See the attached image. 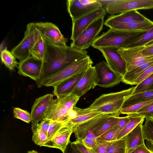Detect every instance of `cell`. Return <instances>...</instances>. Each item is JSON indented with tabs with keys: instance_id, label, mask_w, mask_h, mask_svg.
I'll list each match as a JSON object with an SVG mask.
<instances>
[{
	"instance_id": "cell-6",
	"label": "cell",
	"mask_w": 153,
	"mask_h": 153,
	"mask_svg": "<svg viewBox=\"0 0 153 153\" xmlns=\"http://www.w3.org/2000/svg\"><path fill=\"white\" fill-rule=\"evenodd\" d=\"M104 16L99 18L92 23L72 41L70 46L73 48L81 50H85L91 46L102 29L104 23Z\"/></svg>"
},
{
	"instance_id": "cell-52",
	"label": "cell",
	"mask_w": 153,
	"mask_h": 153,
	"mask_svg": "<svg viewBox=\"0 0 153 153\" xmlns=\"http://www.w3.org/2000/svg\"><path fill=\"white\" fill-rule=\"evenodd\" d=\"M27 153H39L36 151H35L34 150H33L28 151Z\"/></svg>"
},
{
	"instance_id": "cell-22",
	"label": "cell",
	"mask_w": 153,
	"mask_h": 153,
	"mask_svg": "<svg viewBox=\"0 0 153 153\" xmlns=\"http://www.w3.org/2000/svg\"><path fill=\"white\" fill-rule=\"evenodd\" d=\"M144 121H141L125 136L127 152L132 151L138 146L145 144L143 129V124Z\"/></svg>"
},
{
	"instance_id": "cell-46",
	"label": "cell",
	"mask_w": 153,
	"mask_h": 153,
	"mask_svg": "<svg viewBox=\"0 0 153 153\" xmlns=\"http://www.w3.org/2000/svg\"><path fill=\"white\" fill-rule=\"evenodd\" d=\"M140 52L141 54L145 56L153 55V45L145 46H141Z\"/></svg>"
},
{
	"instance_id": "cell-20",
	"label": "cell",
	"mask_w": 153,
	"mask_h": 153,
	"mask_svg": "<svg viewBox=\"0 0 153 153\" xmlns=\"http://www.w3.org/2000/svg\"><path fill=\"white\" fill-rule=\"evenodd\" d=\"M95 76V68L91 65L85 70L71 94L80 98L90 90L94 89L96 86Z\"/></svg>"
},
{
	"instance_id": "cell-13",
	"label": "cell",
	"mask_w": 153,
	"mask_h": 153,
	"mask_svg": "<svg viewBox=\"0 0 153 153\" xmlns=\"http://www.w3.org/2000/svg\"><path fill=\"white\" fill-rule=\"evenodd\" d=\"M141 46L118 49L117 51L126 63L127 72L153 60V55L145 56L140 53Z\"/></svg>"
},
{
	"instance_id": "cell-5",
	"label": "cell",
	"mask_w": 153,
	"mask_h": 153,
	"mask_svg": "<svg viewBox=\"0 0 153 153\" xmlns=\"http://www.w3.org/2000/svg\"><path fill=\"white\" fill-rule=\"evenodd\" d=\"M41 37L36 29L35 23L27 25L24 37L21 42L11 50V52L20 61L31 56L30 51L36 43Z\"/></svg>"
},
{
	"instance_id": "cell-34",
	"label": "cell",
	"mask_w": 153,
	"mask_h": 153,
	"mask_svg": "<svg viewBox=\"0 0 153 153\" xmlns=\"http://www.w3.org/2000/svg\"><path fill=\"white\" fill-rule=\"evenodd\" d=\"M120 132L115 126L113 128L97 137V140L108 142L114 141L117 140Z\"/></svg>"
},
{
	"instance_id": "cell-38",
	"label": "cell",
	"mask_w": 153,
	"mask_h": 153,
	"mask_svg": "<svg viewBox=\"0 0 153 153\" xmlns=\"http://www.w3.org/2000/svg\"><path fill=\"white\" fill-rule=\"evenodd\" d=\"M132 116H143L150 118L153 116V102L142 108L136 112L128 115Z\"/></svg>"
},
{
	"instance_id": "cell-9",
	"label": "cell",
	"mask_w": 153,
	"mask_h": 153,
	"mask_svg": "<svg viewBox=\"0 0 153 153\" xmlns=\"http://www.w3.org/2000/svg\"><path fill=\"white\" fill-rule=\"evenodd\" d=\"M93 62L89 56L72 64L57 73L48 79L44 86L53 87L64 80L85 70L91 65Z\"/></svg>"
},
{
	"instance_id": "cell-33",
	"label": "cell",
	"mask_w": 153,
	"mask_h": 153,
	"mask_svg": "<svg viewBox=\"0 0 153 153\" xmlns=\"http://www.w3.org/2000/svg\"><path fill=\"white\" fill-rule=\"evenodd\" d=\"M102 114L98 112H91L77 115L74 118L70 119L68 122L73 126H75L83 123Z\"/></svg>"
},
{
	"instance_id": "cell-18",
	"label": "cell",
	"mask_w": 153,
	"mask_h": 153,
	"mask_svg": "<svg viewBox=\"0 0 153 153\" xmlns=\"http://www.w3.org/2000/svg\"><path fill=\"white\" fill-rule=\"evenodd\" d=\"M74 132L73 126L68 121L61 128L50 140L42 146L60 150L63 153L69 143L71 134Z\"/></svg>"
},
{
	"instance_id": "cell-31",
	"label": "cell",
	"mask_w": 153,
	"mask_h": 153,
	"mask_svg": "<svg viewBox=\"0 0 153 153\" xmlns=\"http://www.w3.org/2000/svg\"><path fill=\"white\" fill-rule=\"evenodd\" d=\"M119 117V115L114 116L111 119L103 123L96 129L94 132V134L97 138L113 128L117 123Z\"/></svg>"
},
{
	"instance_id": "cell-35",
	"label": "cell",
	"mask_w": 153,
	"mask_h": 153,
	"mask_svg": "<svg viewBox=\"0 0 153 153\" xmlns=\"http://www.w3.org/2000/svg\"><path fill=\"white\" fill-rule=\"evenodd\" d=\"M145 119L146 121L143 126L144 140L153 142V121L149 118Z\"/></svg>"
},
{
	"instance_id": "cell-28",
	"label": "cell",
	"mask_w": 153,
	"mask_h": 153,
	"mask_svg": "<svg viewBox=\"0 0 153 153\" xmlns=\"http://www.w3.org/2000/svg\"><path fill=\"white\" fill-rule=\"evenodd\" d=\"M128 116L129 121L119 133L117 140L125 137L141 121L144 120L145 117L143 116Z\"/></svg>"
},
{
	"instance_id": "cell-32",
	"label": "cell",
	"mask_w": 153,
	"mask_h": 153,
	"mask_svg": "<svg viewBox=\"0 0 153 153\" xmlns=\"http://www.w3.org/2000/svg\"><path fill=\"white\" fill-rule=\"evenodd\" d=\"M153 40V26L143 32L142 35L129 47L144 45Z\"/></svg>"
},
{
	"instance_id": "cell-14",
	"label": "cell",
	"mask_w": 153,
	"mask_h": 153,
	"mask_svg": "<svg viewBox=\"0 0 153 153\" xmlns=\"http://www.w3.org/2000/svg\"><path fill=\"white\" fill-rule=\"evenodd\" d=\"M106 12L105 8L103 7L72 21V34L70 39L72 41L75 39L95 21L105 16Z\"/></svg>"
},
{
	"instance_id": "cell-4",
	"label": "cell",
	"mask_w": 153,
	"mask_h": 153,
	"mask_svg": "<svg viewBox=\"0 0 153 153\" xmlns=\"http://www.w3.org/2000/svg\"><path fill=\"white\" fill-rule=\"evenodd\" d=\"M80 98L72 94L60 96L54 99L49 107L45 118L60 122L70 120L69 114Z\"/></svg>"
},
{
	"instance_id": "cell-44",
	"label": "cell",
	"mask_w": 153,
	"mask_h": 153,
	"mask_svg": "<svg viewBox=\"0 0 153 153\" xmlns=\"http://www.w3.org/2000/svg\"><path fill=\"white\" fill-rule=\"evenodd\" d=\"M129 120V117L128 115L124 117H120L118 121L115 126L121 131Z\"/></svg>"
},
{
	"instance_id": "cell-54",
	"label": "cell",
	"mask_w": 153,
	"mask_h": 153,
	"mask_svg": "<svg viewBox=\"0 0 153 153\" xmlns=\"http://www.w3.org/2000/svg\"><path fill=\"white\" fill-rule=\"evenodd\" d=\"M150 118L153 121V116L151 117Z\"/></svg>"
},
{
	"instance_id": "cell-40",
	"label": "cell",
	"mask_w": 153,
	"mask_h": 153,
	"mask_svg": "<svg viewBox=\"0 0 153 153\" xmlns=\"http://www.w3.org/2000/svg\"><path fill=\"white\" fill-rule=\"evenodd\" d=\"M13 112L15 118L27 123L31 122V114L27 111L19 108H14Z\"/></svg>"
},
{
	"instance_id": "cell-23",
	"label": "cell",
	"mask_w": 153,
	"mask_h": 153,
	"mask_svg": "<svg viewBox=\"0 0 153 153\" xmlns=\"http://www.w3.org/2000/svg\"><path fill=\"white\" fill-rule=\"evenodd\" d=\"M153 26V22L148 19L141 22L130 23L112 28L127 33H134L145 32Z\"/></svg>"
},
{
	"instance_id": "cell-12",
	"label": "cell",
	"mask_w": 153,
	"mask_h": 153,
	"mask_svg": "<svg viewBox=\"0 0 153 153\" xmlns=\"http://www.w3.org/2000/svg\"><path fill=\"white\" fill-rule=\"evenodd\" d=\"M66 5L72 21L103 7L98 0H68Z\"/></svg>"
},
{
	"instance_id": "cell-25",
	"label": "cell",
	"mask_w": 153,
	"mask_h": 153,
	"mask_svg": "<svg viewBox=\"0 0 153 153\" xmlns=\"http://www.w3.org/2000/svg\"><path fill=\"white\" fill-rule=\"evenodd\" d=\"M153 99V90L132 94L124 101L122 108Z\"/></svg>"
},
{
	"instance_id": "cell-43",
	"label": "cell",
	"mask_w": 153,
	"mask_h": 153,
	"mask_svg": "<svg viewBox=\"0 0 153 153\" xmlns=\"http://www.w3.org/2000/svg\"><path fill=\"white\" fill-rule=\"evenodd\" d=\"M51 120L45 118L40 123H38L40 128L42 131L47 136L50 126Z\"/></svg>"
},
{
	"instance_id": "cell-45",
	"label": "cell",
	"mask_w": 153,
	"mask_h": 153,
	"mask_svg": "<svg viewBox=\"0 0 153 153\" xmlns=\"http://www.w3.org/2000/svg\"><path fill=\"white\" fill-rule=\"evenodd\" d=\"M63 153H82L73 142H70Z\"/></svg>"
},
{
	"instance_id": "cell-55",
	"label": "cell",
	"mask_w": 153,
	"mask_h": 153,
	"mask_svg": "<svg viewBox=\"0 0 153 153\" xmlns=\"http://www.w3.org/2000/svg\"><path fill=\"white\" fill-rule=\"evenodd\" d=\"M126 153H128V152H127H127H126Z\"/></svg>"
},
{
	"instance_id": "cell-39",
	"label": "cell",
	"mask_w": 153,
	"mask_h": 153,
	"mask_svg": "<svg viewBox=\"0 0 153 153\" xmlns=\"http://www.w3.org/2000/svg\"><path fill=\"white\" fill-rule=\"evenodd\" d=\"M152 84H153V73L139 84L136 85L135 87L132 94L146 91Z\"/></svg>"
},
{
	"instance_id": "cell-3",
	"label": "cell",
	"mask_w": 153,
	"mask_h": 153,
	"mask_svg": "<svg viewBox=\"0 0 153 153\" xmlns=\"http://www.w3.org/2000/svg\"><path fill=\"white\" fill-rule=\"evenodd\" d=\"M143 32L127 33L110 28L106 32L98 36L91 46L97 49L106 47L117 49L129 48Z\"/></svg>"
},
{
	"instance_id": "cell-11",
	"label": "cell",
	"mask_w": 153,
	"mask_h": 153,
	"mask_svg": "<svg viewBox=\"0 0 153 153\" xmlns=\"http://www.w3.org/2000/svg\"><path fill=\"white\" fill-rule=\"evenodd\" d=\"M95 70V84L105 88L112 87L122 82L123 76L113 71L106 62L102 61L94 66Z\"/></svg>"
},
{
	"instance_id": "cell-47",
	"label": "cell",
	"mask_w": 153,
	"mask_h": 153,
	"mask_svg": "<svg viewBox=\"0 0 153 153\" xmlns=\"http://www.w3.org/2000/svg\"><path fill=\"white\" fill-rule=\"evenodd\" d=\"M84 145L88 149H91L95 147L97 144V141L85 137L81 140Z\"/></svg>"
},
{
	"instance_id": "cell-2",
	"label": "cell",
	"mask_w": 153,
	"mask_h": 153,
	"mask_svg": "<svg viewBox=\"0 0 153 153\" xmlns=\"http://www.w3.org/2000/svg\"><path fill=\"white\" fill-rule=\"evenodd\" d=\"M133 87L120 91L102 94L96 99L87 108L82 109L75 106L77 116L91 112L107 114H120V111L125 100L132 94L135 88Z\"/></svg>"
},
{
	"instance_id": "cell-30",
	"label": "cell",
	"mask_w": 153,
	"mask_h": 153,
	"mask_svg": "<svg viewBox=\"0 0 153 153\" xmlns=\"http://www.w3.org/2000/svg\"><path fill=\"white\" fill-rule=\"evenodd\" d=\"M31 129L33 134L32 140L36 144L42 146L48 141L47 136L40 128L38 123L32 124Z\"/></svg>"
},
{
	"instance_id": "cell-42",
	"label": "cell",
	"mask_w": 153,
	"mask_h": 153,
	"mask_svg": "<svg viewBox=\"0 0 153 153\" xmlns=\"http://www.w3.org/2000/svg\"><path fill=\"white\" fill-rule=\"evenodd\" d=\"M153 73V65L146 69L135 80L133 85H137Z\"/></svg>"
},
{
	"instance_id": "cell-37",
	"label": "cell",
	"mask_w": 153,
	"mask_h": 153,
	"mask_svg": "<svg viewBox=\"0 0 153 153\" xmlns=\"http://www.w3.org/2000/svg\"><path fill=\"white\" fill-rule=\"evenodd\" d=\"M68 121L63 122L51 120L47 136L48 141H49L51 140L57 131L66 124Z\"/></svg>"
},
{
	"instance_id": "cell-51",
	"label": "cell",
	"mask_w": 153,
	"mask_h": 153,
	"mask_svg": "<svg viewBox=\"0 0 153 153\" xmlns=\"http://www.w3.org/2000/svg\"><path fill=\"white\" fill-rule=\"evenodd\" d=\"M152 45H153V40L148 42L147 43L145 44L144 45L145 46H147Z\"/></svg>"
},
{
	"instance_id": "cell-50",
	"label": "cell",
	"mask_w": 153,
	"mask_h": 153,
	"mask_svg": "<svg viewBox=\"0 0 153 153\" xmlns=\"http://www.w3.org/2000/svg\"><path fill=\"white\" fill-rule=\"evenodd\" d=\"M145 145L152 153H153V142L146 140Z\"/></svg>"
},
{
	"instance_id": "cell-19",
	"label": "cell",
	"mask_w": 153,
	"mask_h": 153,
	"mask_svg": "<svg viewBox=\"0 0 153 153\" xmlns=\"http://www.w3.org/2000/svg\"><path fill=\"white\" fill-rule=\"evenodd\" d=\"M148 19L137 10L128 11L109 17L104 25L110 28L130 23L143 21Z\"/></svg>"
},
{
	"instance_id": "cell-7",
	"label": "cell",
	"mask_w": 153,
	"mask_h": 153,
	"mask_svg": "<svg viewBox=\"0 0 153 153\" xmlns=\"http://www.w3.org/2000/svg\"><path fill=\"white\" fill-rule=\"evenodd\" d=\"M116 115L102 114L79 124L73 126L76 140H82L85 137L97 140L94 131Z\"/></svg>"
},
{
	"instance_id": "cell-27",
	"label": "cell",
	"mask_w": 153,
	"mask_h": 153,
	"mask_svg": "<svg viewBox=\"0 0 153 153\" xmlns=\"http://www.w3.org/2000/svg\"><path fill=\"white\" fill-rule=\"evenodd\" d=\"M1 58L2 62L10 71H13L18 67L19 63L12 53L6 47L1 53Z\"/></svg>"
},
{
	"instance_id": "cell-8",
	"label": "cell",
	"mask_w": 153,
	"mask_h": 153,
	"mask_svg": "<svg viewBox=\"0 0 153 153\" xmlns=\"http://www.w3.org/2000/svg\"><path fill=\"white\" fill-rule=\"evenodd\" d=\"M153 8V0H116L106 4L107 12L114 15L141 9Z\"/></svg>"
},
{
	"instance_id": "cell-41",
	"label": "cell",
	"mask_w": 153,
	"mask_h": 153,
	"mask_svg": "<svg viewBox=\"0 0 153 153\" xmlns=\"http://www.w3.org/2000/svg\"><path fill=\"white\" fill-rule=\"evenodd\" d=\"M97 140V143L95 147L91 149H87L93 153H106L108 147L111 141Z\"/></svg>"
},
{
	"instance_id": "cell-15",
	"label": "cell",
	"mask_w": 153,
	"mask_h": 153,
	"mask_svg": "<svg viewBox=\"0 0 153 153\" xmlns=\"http://www.w3.org/2000/svg\"><path fill=\"white\" fill-rule=\"evenodd\" d=\"M42 62L32 56H30L19 63L18 73L28 77L37 82L41 75Z\"/></svg>"
},
{
	"instance_id": "cell-48",
	"label": "cell",
	"mask_w": 153,
	"mask_h": 153,
	"mask_svg": "<svg viewBox=\"0 0 153 153\" xmlns=\"http://www.w3.org/2000/svg\"><path fill=\"white\" fill-rule=\"evenodd\" d=\"M128 153H152L147 148L145 144L140 145Z\"/></svg>"
},
{
	"instance_id": "cell-1",
	"label": "cell",
	"mask_w": 153,
	"mask_h": 153,
	"mask_svg": "<svg viewBox=\"0 0 153 153\" xmlns=\"http://www.w3.org/2000/svg\"><path fill=\"white\" fill-rule=\"evenodd\" d=\"M88 56L86 50H79L71 46L58 47L47 44L41 76L36 82L37 87L40 88L44 86L46 82L52 76Z\"/></svg>"
},
{
	"instance_id": "cell-24",
	"label": "cell",
	"mask_w": 153,
	"mask_h": 153,
	"mask_svg": "<svg viewBox=\"0 0 153 153\" xmlns=\"http://www.w3.org/2000/svg\"><path fill=\"white\" fill-rule=\"evenodd\" d=\"M153 65V60L146 62L127 72L123 76L122 82L126 84L133 85L136 79L146 69Z\"/></svg>"
},
{
	"instance_id": "cell-21",
	"label": "cell",
	"mask_w": 153,
	"mask_h": 153,
	"mask_svg": "<svg viewBox=\"0 0 153 153\" xmlns=\"http://www.w3.org/2000/svg\"><path fill=\"white\" fill-rule=\"evenodd\" d=\"M85 70L64 80L53 86V95L57 97L71 94L83 76Z\"/></svg>"
},
{
	"instance_id": "cell-53",
	"label": "cell",
	"mask_w": 153,
	"mask_h": 153,
	"mask_svg": "<svg viewBox=\"0 0 153 153\" xmlns=\"http://www.w3.org/2000/svg\"><path fill=\"white\" fill-rule=\"evenodd\" d=\"M153 90V84H152L149 87L147 90Z\"/></svg>"
},
{
	"instance_id": "cell-16",
	"label": "cell",
	"mask_w": 153,
	"mask_h": 153,
	"mask_svg": "<svg viewBox=\"0 0 153 153\" xmlns=\"http://www.w3.org/2000/svg\"><path fill=\"white\" fill-rule=\"evenodd\" d=\"M102 53L110 68L123 76L127 72L126 63L117 51V49L110 47L98 49Z\"/></svg>"
},
{
	"instance_id": "cell-10",
	"label": "cell",
	"mask_w": 153,
	"mask_h": 153,
	"mask_svg": "<svg viewBox=\"0 0 153 153\" xmlns=\"http://www.w3.org/2000/svg\"><path fill=\"white\" fill-rule=\"evenodd\" d=\"M35 25L47 44L58 47L67 46V39L55 24L50 22H39L35 23Z\"/></svg>"
},
{
	"instance_id": "cell-26",
	"label": "cell",
	"mask_w": 153,
	"mask_h": 153,
	"mask_svg": "<svg viewBox=\"0 0 153 153\" xmlns=\"http://www.w3.org/2000/svg\"><path fill=\"white\" fill-rule=\"evenodd\" d=\"M46 49L47 43L41 36L30 51V56L43 62L45 59Z\"/></svg>"
},
{
	"instance_id": "cell-17",
	"label": "cell",
	"mask_w": 153,
	"mask_h": 153,
	"mask_svg": "<svg viewBox=\"0 0 153 153\" xmlns=\"http://www.w3.org/2000/svg\"><path fill=\"white\" fill-rule=\"evenodd\" d=\"M53 95L48 94L36 98L31 108L32 124H36L45 118L48 109L53 100Z\"/></svg>"
},
{
	"instance_id": "cell-29",
	"label": "cell",
	"mask_w": 153,
	"mask_h": 153,
	"mask_svg": "<svg viewBox=\"0 0 153 153\" xmlns=\"http://www.w3.org/2000/svg\"><path fill=\"white\" fill-rule=\"evenodd\" d=\"M125 137L111 141L107 148L106 153H126L127 152Z\"/></svg>"
},
{
	"instance_id": "cell-36",
	"label": "cell",
	"mask_w": 153,
	"mask_h": 153,
	"mask_svg": "<svg viewBox=\"0 0 153 153\" xmlns=\"http://www.w3.org/2000/svg\"><path fill=\"white\" fill-rule=\"evenodd\" d=\"M153 102V99L122 108L120 111V114L127 115L135 113L142 108Z\"/></svg>"
},
{
	"instance_id": "cell-49",
	"label": "cell",
	"mask_w": 153,
	"mask_h": 153,
	"mask_svg": "<svg viewBox=\"0 0 153 153\" xmlns=\"http://www.w3.org/2000/svg\"><path fill=\"white\" fill-rule=\"evenodd\" d=\"M73 142L82 153H93L84 145L81 140H76Z\"/></svg>"
}]
</instances>
